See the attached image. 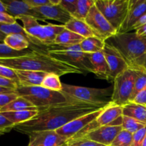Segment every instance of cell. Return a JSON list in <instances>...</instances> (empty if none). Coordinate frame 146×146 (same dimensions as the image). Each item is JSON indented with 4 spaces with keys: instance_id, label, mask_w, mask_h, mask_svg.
<instances>
[{
    "instance_id": "cell-1",
    "label": "cell",
    "mask_w": 146,
    "mask_h": 146,
    "mask_svg": "<svg viewBox=\"0 0 146 146\" xmlns=\"http://www.w3.org/2000/svg\"><path fill=\"white\" fill-rule=\"evenodd\" d=\"M108 104H93L74 100L43 107L38 108L35 117L15 125L14 130L26 135L38 131H56L74 120L98 111Z\"/></svg>"
},
{
    "instance_id": "cell-2",
    "label": "cell",
    "mask_w": 146,
    "mask_h": 146,
    "mask_svg": "<svg viewBox=\"0 0 146 146\" xmlns=\"http://www.w3.org/2000/svg\"><path fill=\"white\" fill-rule=\"evenodd\" d=\"M0 65L13 70L42 71L59 76L70 74H84L76 67L55 59L44 51H33L31 54L21 56L0 58Z\"/></svg>"
},
{
    "instance_id": "cell-3",
    "label": "cell",
    "mask_w": 146,
    "mask_h": 146,
    "mask_svg": "<svg viewBox=\"0 0 146 146\" xmlns=\"http://www.w3.org/2000/svg\"><path fill=\"white\" fill-rule=\"evenodd\" d=\"M105 42L121 53L130 68H134L146 54V37L139 36L135 32L117 33Z\"/></svg>"
},
{
    "instance_id": "cell-4",
    "label": "cell",
    "mask_w": 146,
    "mask_h": 146,
    "mask_svg": "<svg viewBox=\"0 0 146 146\" xmlns=\"http://www.w3.org/2000/svg\"><path fill=\"white\" fill-rule=\"evenodd\" d=\"M16 93L19 96L24 97L28 100L38 109L76 100L61 91H51L42 86H22L19 85L16 89Z\"/></svg>"
},
{
    "instance_id": "cell-5",
    "label": "cell",
    "mask_w": 146,
    "mask_h": 146,
    "mask_svg": "<svg viewBox=\"0 0 146 146\" xmlns=\"http://www.w3.org/2000/svg\"><path fill=\"white\" fill-rule=\"evenodd\" d=\"M17 19L21 21L23 28L29 36L46 48L54 46L58 34L65 29L64 24H47L46 25H41L36 19L31 17L22 16L17 17Z\"/></svg>"
},
{
    "instance_id": "cell-6",
    "label": "cell",
    "mask_w": 146,
    "mask_h": 146,
    "mask_svg": "<svg viewBox=\"0 0 146 146\" xmlns=\"http://www.w3.org/2000/svg\"><path fill=\"white\" fill-rule=\"evenodd\" d=\"M46 52L52 58L74 66L84 73L94 72L87 54L81 51L79 44L68 47L52 46L46 48Z\"/></svg>"
},
{
    "instance_id": "cell-7",
    "label": "cell",
    "mask_w": 146,
    "mask_h": 146,
    "mask_svg": "<svg viewBox=\"0 0 146 146\" xmlns=\"http://www.w3.org/2000/svg\"><path fill=\"white\" fill-rule=\"evenodd\" d=\"M95 5L117 33L127 17L129 0H95Z\"/></svg>"
},
{
    "instance_id": "cell-8",
    "label": "cell",
    "mask_w": 146,
    "mask_h": 146,
    "mask_svg": "<svg viewBox=\"0 0 146 146\" xmlns=\"http://www.w3.org/2000/svg\"><path fill=\"white\" fill-rule=\"evenodd\" d=\"M137 73V68H128L113 80V87L111 96L112 102L123 106L131 101Z\"/></svg>"
},
{
    "instance_id": "cell-9",
    "label": "cell",
    "mask_w": 146,
    "mask_h": 146,
    "mask_svg": "<svg viewBox=\"0 0 146 146\" xmlns=\"http://www.w3.org/2000/svg\"><path fill=\"white\" fill-rule=\"evenodd\" d=\"M61 92L74 99L89 104H108L111 101L108 99L111 95L110 88L101 89L62 84Z\"/></svg>"
},
{
    "instance_id": "cell-10",
    "label": "cell",
    "mask_w": 146,
    "mask_h": 146,
    "mask_svg": "<svg viewBox=\"0 0 146 146\" xmlns=\"http://www.w3.org/2000/svg\"><path fill=\"white\" fill-rule=\"evenodd\" d=\"M85 21L93 31L94 36L104 41L117 34L115 29L101 14L96 5L91 7Z\"/></svg>"
},
{
    "instance_id": "cell-11",
    "label": "cell",
    "mask_w": 146,
    "mask_h": 146,
    "mask_svg": "<svg viewBox=\"0 0 146 146\" xmlns=\"http://www.w3.org/2000/svg\"><path fill=\"white\" fill-rule=\"evenodd\" d=\"M123 115V106L116 105L113 102L111 101L105 108L103 109L100 115L87 125L86 128L79 133L74 135L72 138H81L84 135L96 128L100 127L106 126V125H112L114 121L118 119L119 117Z\"/></svg>"
},
{
    "instance_id": "cell-12",
    "label": "cell",
    "mask_w": 146,
    "mask_h": 146,
    "mask_svg": "<svg viewBox=\"0 0 146 146\" xmlns=\"http://www.w3.org/2000/svg\"><path fill=\"white\" fill-rule=\"evenodd\" d=\"M102 51L106 60L109 69L108 81H113V80L119 74L130 68L129 65L121 55V53L112 46L106 43L105 46Z\"/></svg>"
},
{
    "instance_id": "cell-13",
    "label": "cell",
    "mask_w": 146,
    "mask_h": 146,
    "mask_svg": "<svg viewBox=\"0 0 146 146\" xmlns=\"http://www.w3.org/2000/svg\"><path fill=\"white\" fill-rule=\"evenodd\" d=\"M104 108L76 118L71 122L68 123L64 126L58 128L56 131L57 132V133H58L61 136L65 137L68 141L69 139L72 138L74 135H76L78 133L82 131L87 125H89L92 121H94L100 115Z\"/></svg>"
},
{
    "instance_id": "cell-14",
    "label": "cell",
    "mask_w": 146,
    "mask_h": 146,
    "mask_svg": "<svg viewBox=\"0 0 146 146\" xmlns=\"http://www.w3.org/2000/svg\"><path fill=\"white\" fill-rule=\"evenodd\" d=\"M145 15L146 0H129L128 14L118 33L131 32L135 24Z\"/></svg>"
},
{
    "instance_id": "cell-15",
    "label": "cell",
    "mask_w": 146,
    "mask_h": 146,
    "mask_svg": "<svg viewBox=\"0 0 146 146\" xmlns=\"http://www.w3.org/2000/svg\"><path fill=\"white\" fill-rule=\"evenodd\" d=\"M7 8V13L9 15L17 19V17H31L35 19L37 21H46V19L38 11L30 7L28 4L24 1H17V0H1Z\"/></svg>"
},
{
    "instance_id": "cell-16",
    "label": "cell",
    "mask_w": 146,
    "mask_h": 146,
    "mask_svg": "<svg viewBox=\"0 0 146 146\" xmlns=\"http://www.w3.org/2000/svg\"><path fill=\"white\" fill-rule=\"evenodd\" d=\"M28 146H62L68 139L57 133L56 131H38L31 133Z\"/></svg>"
},
{
    "instance_id": "cell-17",
    "label": "cell",
    "mask_w": 146,
    "mask_h": 146,
    "mask_svg": "<svg viewBox=\"0 0 146 146\" xmlns=\"http://www.w3.org/2000/svg\"><path fill=\"white\" fill-rule=\"evenodd\" d=\"M122 130L121 125H106L96 128L83 137L101 145L110 146Z\"/></svg>"
},
{
    "instance_id": "cell-18",
    "label": "cell",
    "mask_w": 146,
    "mask_h": 146,
    "mask_svg": "<svg viewBox=\"0 0 146 146\" xmlns=\"http://www.w3.org/2000/svg\"><path fill=\"white\" fill-rule=\"evenodd\" d=\"M41 13L46 19L55 20L65 25L72 19V16L66 11L61 5H47L34 8Z\"/></svg>"
},
{
    "instance_id": "cell-19",
    "label": "cell",
    "mask_w": 146,
    "mask_h": 146,
    "mask_svg": "<svg viewBox=\"0 0 146 146\" xmlns=\"http://www.w3.org/2000/svg\"><path fill=\"white\" fill-rule=\"evenodd\" d=\"M20 86H41L47 73L42 71L14 70Z\"/></svg>"
},
{
    "instance_id": "cell-20",
    "label": "cell",
    "mask_w": 146,
    "mask_h": 146,
    "mask_svg": "<svg viewBox=\"0 0 146 146\" xmlns=\"http://www.w3.org/2000/svg\"><path fill=\"white\" fill-rule=\"evenodd\" d=\"M88 58L92 64L94 72L98 78H103L108 81L109 69L103 51H99L93 54H87Z\"/></svg>"
},
{
    "instance_id": "cell-21",
    "label": "cell",
    "mask_w": 146,
    "mask_h": 146,
    "mask_svg": "<svg viewBox=\"0 0 146 146\" xmlns=\"http://www.w3.org/2000/svg\"><path fill=\"white\" fill-rule=\"evenodd\" d=\"M85 38L69 30L65 29L60 33L54 41V46L61 47H68L78 45L81 44Z\"/></svg>"
},
{
    "instance_id": "cell-22",
    "label": "cell",
    "mask_w": 146,
    "mask_h": 146,
    "mask_svg": "<svg viewBox=\"0 0 146 146\" xmlns=\"http://www.w3.org/2000/svg\"><path fill=\"white\" fill-rule=\"evenodd\" d=\"M123 115L146 124V106L131 101L123 106Z\"/></svg>"
},
{
    "instance_id": "cell-23",
    "label": "cell",
    "mask_w": 146,
    "mask_h": 146,
    "mask_svg": "<svg viewBox=\"0 0 146 146\" xmlns=\"http://www.w3.org/2000/svg\"><path fill=\"white\" fill-rule=\"evenodd\" d=\"M64 27L66 29L76 33V34L84 37L85 38L95 36L93 31H91L90 27H88L85 21H81V20L77 19L74 17H72V19L68 23H66Z\"/></svg>"
},
{
    "instance_id": "cell-24",
    "label": "cell",
    "mask_w": 146,
    "mask_h": 146,
    "mask_svg": "<svg viewBox=\"0 0 146 146\" xmlns=\"http://www.w3.org/2000/svg\"><path fill=\"white\" fill-rule=\"evenodd\" d=\"M21 111H38V108L24 97L19 96L8 105L1 108L0 110V113Z\"/></svg>"
},
{
    "instance_id": "cell-25",
    "label": "cell",
    "mask_w": 146,
    "mask_h": 146,
    "mask_svg": "<svg viewBox=\"0 0 146 146\" xmlns=\"http://www.w3.org/2000/svg\"><path fill=\"white\" fill-rule=\"evenodd\" d=\"M38 111H8L1 113L4 117L11 121L14 125L24 123L29 121L38 114Z\"/></svg>"
},
{
    "instance_id": "cell-26",
    "label": "cell",
    "mask_w": 146,
    "mask_h": 146,
    "mask_svg": "<svg viewBox=\"0 0 146 146\" xmlns=\"http://www.w3.org/2000/svg\"><path fill=\"white\" fill-rule=\"evenodd\" d=\"M4 44L16 51H23L31 47V44L27 38L20 34H9L6 36Z\"/></svg>"
},
{
    "instance_id": "cell-27",
    "label": "cell",
    "mask_w": 146,
    "mask_h": 146,
    "mask_svg": "<svg viewBox=\"0 0 146 146\" xmlns=\"http://www.w3.org/2000/svg\"><path fill=\"white\" fill-rule=\"evenodd\" d=\"M106 42L96 36H91L85 38L79 44L83 52L93 54L101 51L105 46Z\"/></svg>"
},
{
    "instance_id": "cell-28",
    "label": "cell",
    "mask_w": 146,
    "mask_h": 146,
    "mask_svg": "<svg viewBox=\"0 0 146 146\" xmlns=\"http://www.w3.org/2000/svg\"><path fill=\"white\" fill-rule=\"evenodd\" d=\"M94 5H95V0H78L76 11L73 17L81 21H85L90 9Z\"/></svg>"
},
{
    "instance_id": "cell-29",
    "label": "cell",
    "mask_w": 146,
    "mask_h": 146,
    "mask_svg": "<svg viewBox=\"0 0 146 146\" xmlns=\"http://www.w3.org/2000/svg\"><path fill=\"white\" fill-rule=\"evenodd\" d=\"M137 70H138V73L135 78L133 91L131 95L130 102L133 101L136 96L146 87V71L141 68H137Z\"/></svg>"
},
{
    "instance_id": "cell-30",
    "label": "cell",
    "mask_w": 146,
    "mask_h": 146,
    "mask_svg": "<svg viewBox=\"0 0 146 146\" xmlns=\"http://www.w3.org/2000/svg\"><path fill=\"white\" fill-rule=\"evenodd\" d=\"M59 76L55 74H48L41 84V86L55 91H61L62 83L60 81Z\"/></svg>"
},
{
    "instance_id": "cell-31",
    "label": "cell",
    "mask_w": 146,
    "mask_h": 146,
    "mask_svg": "<svg viewBox=\"0 0 146 146\" xmlns=\"http://www.w3.org/2000/svg\"><path fill=\"white\" fill-rule=\"evenodd\" d=\"M34 50L31 48H27L23 51H16L9 47L4 43H0V58H14V57L21 56L27 55L31 54Z\"/></svg>"
},
{
    "instance_id": "cell-32",
    "label": "cell",
    "mask_w": 146,
    "mask_h": 146,
    "mask_svg": "<svg viewBox=\"0 0 146 146\" xmlns=\"http://www.w3.org/2000/svg\"><path fill=\"white\" fill-rule=\"evenodd\" d=\"M145 126L146 124L140 122L134 118L123 115V121L122 125H121L123 130H125L131 133L134 134Z\"/></svg>"
},
{
    "instance_id": "cell-33",
    "label": "cell",
    "mask_w": 146,
    "mask_h": 146,
    "mask_svg": "<svg viewBox=\"0 0 146 146\" xmlns=\"http://www.w3.org/2000/svg\"><path fill=\"white\" fill-rule=\"evenodd\" d=\"M133 134L125 130H122L117 135L110 146H131L133 141Z\"/></svg>"
},
{
    "instance_id": "cell-34",
    "label": "cell",
    "mask_w": 146,
    "mask_h": 146,
    "mask_svg": "<svg viewBox=\"0 0 146 146\" xmlns=\"http://www.w3.org/2000/svg\"><path fill=\"white\" fill-rule=\"evenodd\" d=\"M67 146H105L89 139L84 138H71L66 143Z\"/></svg>"
},
{
    "instance_id": "cell-35",
    "label": "cell",
    "mask_w": 146,
    "mask_h": 146,
    "mask_svg": "<svg viewBox=\"0 0 146 146\" xmlns=\"http://www.w3.org/2000/svg\"><path fill=\"white\" fill-rule=\"evenodd\" d=\"M14 126L15 125L13 123L9 121L0 113V136L10 132L11 130L14 129Z\"/></svg>"
},
{
    "instance_id": "cell-36",
    "label": "cell",
    "mask_w": 146,
    "mask_h": 146,
    "mask_svg": "<svg viewBox=\"0 0 146 146\" xmlns=\"http://www.w3.org/2000/svg\"><path fill=\"white\" fill-rule=\"evenodd\" d=\"M77 1H78V0H61L60 5L66 11H68L73 17L76 11Z\"/></svg>"
},
{
    "instance_id": "cell-37",
    "label": "cell",
    "mask_w": 146,
    "mask_h": 146,
    "mask_svg": "<svg viewBox=\"0 0 146 146\" xmlns=\"http://www.w3.org/2000/svg\"><path fill=\"white\" fill-rule=\"evenodd\" d=\"M0 76L9 78V79H11L19 83L18 77H17L15 71L7 66H4L0 65Z\"/></svg>"
},
{
    "instance_id": "cell-38",
    "label": "cell",
    "mask_w": 146,
    "mask_h": 146,
    "mask_svg": "<svg viewBox=\"0 0 146 146\" xmlns=\"http://www.w3.org/2000/svg\"><path fill=\"white\" fill-rule=\"evenodd\" d=\"M146 135V126L133 135V141L131 146H142Z\"/></svg>"
},
{
    "instance_id": "cell-39",
    "label": "cell",
    "mask_w": 146,
    "mask_h": 146,
    "mask_svg": "<svg viewBox=\"0 0 146 146\" xmlns=\"http://www.w3.org/2000/svg\"><path fill=\"white\" fill-rule=\"evenodd\" d=\"M19 97L17 93L0 94V110Z\"/></svg>"
},
{
    "instance_id": "cell-40",
    "label": "cell",
    "mask_w": 146,
    "mask_h": 146,
    "mask_svg": "<svg viewBox=\"0 0 146 146\" xmlns=\"http://www.w3.org/2000/svg\"><path fill=\"white\" fill-rule=\"evenodd\" d=\"M19 86V84L17 81H13V80L9 79V78L0 76V86L16 90L18 88Z\"/></svg>"
},
{
    "instance_id": "cell-41",
    "label": "cell",
    "mask_w": 146,
    "mask_h": 146,
    "mask_svg": "<svg viewBox=\"0 0 146 146\" xmlns=\"http://www.w3.org/2000/svg\"><path fill=\"white\" fill-rule=\"evenodd\" d=\"M17 23V19L7 12L0 11V24H13Z\"/></svg>"
},
{
    "instance_id": "cell-42",
    "label": "cell",
    "mask_w": 146,
    "mask_h": 146,
    "mask_svg": "<svg viewBox=\"0 0 146 146\" xmlns=\"http://www.w3.org/2000/svg\"><path fill=\"white\" fill-rule=\"evenodd\" d=\"M25 1L32 8L51 5L50 0H25Z\"/></svg>"
},
{
    "instance_id": "cell-43",
    "label": "cell",
    "mask_w": 146,
    "mask_h": 146,
    "mask_svg": "<svg viewBox=\"0 0 146 146\" xmlns=\"http://www.w3.org/2000/svg\"><path fill=\"white\" fill-rule=\"evenodd\" d=\"M133 102L146 106V87L136 96Z\"/></svg>"
},
{
    "instance_id": "cell-44",
    "label": "cell",
    "mask_w": 146,
    "mask_h": 146,
    "mask_svg": "<svg viewBox=\"0 0 146 146\" xmlns=\"http://www.w3.org/2000/svg\"><path fill=\"white\" fill-rule=\"evenodd\" d=\"M141 68L146 71V54L136 63L135 66L133 68Z\"/></svg>"
},
{
    "instance_id": "cell-45",
    "label": "cell",
    "mask_w": 146,
    "mask_h": 146,
    "mask_svg": "<svg viewBox=\"0 0 146 146\" xmlns=\"http://www.w3.org/2000/svg\"><path fill=\"white\" fill-rule=\"evenodd\" d=\"M9 93H16V90L11 89V88H4L0 86V94H9Z\"/></svg>"
},
{
    "instance_id": "cell-46",
    "label": "cell",
    "mask_w": 146,
    "mask_h": 146,
    "mask_svg": "<svg viewBox=\"0 0 146 146\" xmlns=\"http://www.w3.org/2000/svg\"><path fill=\"white\" fill-rule=\"evenodd\" d=\"M135 33L137 34V35L139 36L142 37H146V29L144 30H138V31H135Z\"/></svg>"
},
{
    "instance_id": "cell-47",
    "label": "cell",
    "mask_w": 146,
    "mask_h": 146,
    "mask_svg": "<svg viewBox=\"0 0 146 146\" xmlns=\"http://www.w3.org/2000/svg\"><path fill=\"white\" fill-rule=\"evenodd\" d=\"M0 11H2V12H7V8H6L5 5H4V3L2 2V1H0Z\"/></svg>"
},
{
    "instance_id": "cell-48",
    "label": "cell",
    "mask_w": 146,
    "mask_h": 146,
    "mask_svg": "<svg viewBox=\"0 0 146 146\" xmlns=\"http://www.w3.org/2000/svg\"><path fill=\"white\" fill-rule=\"evenodd\" d=\"M6 36H7V35H5V34H3V33H1L0 31V41L1 43H4V40L6 38Z\"/></svg>"
},
{
    "instance_id": "cell-49",
    "label": "cell",
    "mask_w": 146,
    "mask_h": 146,
    "mask_svg": "<svg viewBox=\"0 0 146 146\" xmlns=\"http://www.w3.org/2000/svg\"><path fill=\"white\" fill-rule=\"evenodd\" d=\"M142 146H146V135L145 137V139H144V141H143V143Z\"/></svg>"
},
{
    "instance_id": "cell-50",
    "label": "cell",
    "mask_w": 146,
    "mask_h": 146,
    "mask_svg": "<svg viewBox=\"0 0 146 146\" xmlns=\"http://www.w3.org/2000/svg\"><path fill=\"white\" fill-rule=\"evenodd\" d=\"M62 146H67V145H66V143L65 145H62Z\"/></svg>"
}]
</instances>
